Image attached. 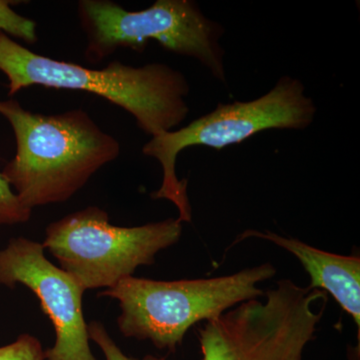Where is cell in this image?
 I'll use <instances>...</instances> for the list:
<instances>
[{"label": "cell", "instance_id": "8fae6325", "mask_svg": "<svg viewBox=\"0 0 360 360\" xmlns=\"http://www.w3.org/2000/svg\"><path fill=\"white\" fill-rule=\"evenodd\" d=\"M32 213L0 172V225L25 224Z\"/></svg>", "mask_w": 360, "mask_h": 360}, {"label": "cell", "instance_id": "7c38bea8", "mask_svg": "<svg viewBox=\"0 0 360 360\" xmlns=\"http://www.w3.org/2000/svg\"><path fill=\"white\" fill-rule=\"evenodd\" d=\"M44 352L37 338L23 333L14 342L0 347V360H45Z\"/></svg>", "mask_w": 360, "mask_h": 360}, {"label": "cell", "instance_id": "30bf717a", "mask_svg": "<svg viewBox=\"0 0 360 360\" xmlns=\"http://www.w3.org/2000/svg\"><path fill=\"white\" fill-rule=\"evenodd\" d=\"M13 4V1L0 0V32L27 44H35L39 39L37 22L16 13L11 7Z\"/></svg>", "mask_w": 360, "mask_h": 360}, {"label": "cell", "instance_id": "8992f818", "mask_svg": "<svg viewBox=\"0 0 360 360\" xmlns=\"http://www.w3.org/2000/svg\"><path fill=\"white\" fill-rule=\"evenodd\" d=\"M265 300L240 303L198 329L202 360H303L326 310L324 291L283 279Z\"/></svg>", "mask_w": 360, "mask_h": 360}, {"label": "cell", "instance_id": "6da1fadb", "mask_svg": "<svg viewBox=\"0 0 360 360\" xmlns=\"http://www.w3.org/2000/svg\"><path fill=\"white\" fill-rule=\"evenodd\" d=\"M16 153L2 175L28 207L70 200L94 174L120 155V144L84 110L41 115L15 99L0 101Z\"/></svg>", "mask_w": 360, "mask_h": 360}, {"label": "cell", "instance_id": "7a4b0ae2", "mask_svg": "<svg viewBox=\"0 0 360 360\" xmlns=\"http://www.w3.org/2000/svg\"><path fill=\"white\" fill-rule=\"evenodd\" d=\"M0 71L13 96L30 86L96 94L127 110L151 137L172 131L189 113V84L180 71L165 63L143 66L111 61L90 68L40 56L0 32Z\"/></svg>", "mask_w": 360, "mask_h": 360}, {"label": "cell", "instance_id": "4fadbf2b", "mask_svg": "<svg viewBox=\"0 0 360 360\" xmlns=\"http://www.w3.org/2000/svg\"><path fill=\"white\" fill-rule=\"evenodd\" d=\"M87 328H89V340L94 341L97 347L101 348L106 360H167L165 357L153 356V355H146L142 359L127 356L110 338L101 322H90L87 324Z\"/></svg>", "mask_w": 360, "mask_h": 360}, {"label": "cell", "instance_id": "52a82bcc", "mask_svg": "<svg viewBox=\"0 0 360 360\" xmlns=\"http://www.w3.org/2000/svg\"><path fill=\"white\" fill-rule=\"evenodd\" d=\"M181 234L179 219L120 227L110 224L108 212L89 206L49 224L42 246L84 291L108 290L137 267L155 264Z\"/></svg>", "mask_w": 360, "mask_h": 360}, {"label": "cell", "instance_id": "3957f363", "mask_svg": "<svg viewBox=\"0 0 360 360\" xmlns=\"http://www.w3.org/2000/svg\"><path fill=\"white\" fill-rule=\"evenodd\" d=\"M276 274V267L266 262L212 278L158 281L129 276L99 296L120 302L117 326L123 336L149 340L158 349L174 352L198 322L264 295L257 284Z\"/></svg>", "mask_w": 360, "mask_h": 360}, {"label": "cell", "instance_id": "9c48e42d", "mask_svg": "<svg viewBox=\"0 0 360 360\" xmlns=\"http://www.w3.org/2000/svg\"><path fill=\"white\" fill-rule=\"evenodd\" d=\"M248 238L265 239L295 255L309 274L311 290L330 293L341 309L354 319L360 338V258L340 255L312 248L296 238H283L271 231H246L236 243Z\"/></svg>", "mask_w": 360, "mask_h": 360}, {"label": "cell", "instance_id": "277c9868", "mask_svg": "<svg viewBox=\"0 0 360 360\" xmlns=\"http://www.w3.org/2000/svg\"><path fill=\"white\" fill-rule=\"evenodd\" d=\"M304 90L297 78L283 77L274 89L255 101L219 103L212 112L186 127L151 137L142 148V153L155 158L163 174L162 184L151 194L153 198L172 201L179 210V220L191 222L193 214L187 180H179L175 172L179 153L198 146L220 150L267 129H307L317 110Z\"/></svg>", "mask_w": 360, "mask_h": 360}, {"label": "cell", "instance_id": "5b68a950", "mask_svg": "<svg viewBox=\"0 0 360 360\" xmlns=\"http://www.w3.org/2000/svg\"><path fill=\"white\" fill-rule=\"evenodd\" d=\"M77 13L89 63H101L120 49L143 51L155 40L172 53L195 58L213 77L226 82L219 42L224 28L206 18L196 2L158 0L148 8L130 11L110 0H80Z\"/></svg>", "mask_w": 360, "mask_h": 360}, {"label": "cell", "instance_id": "ba28073f", "mask_svg": "<svg viewBox=\"0 0 360 360\" xmlns=\"http://www.w3.org/2000/svg\"><path fill=\"white\" fill-rule=\"evenodd\" d=\"M16 284L37 295L56 330V343L45 350V360H97L90 350L82 309L85 291L47 259L37 241L14 238L0 250V285L13 288Z\"/></svg>", "mask_w": 360, "mask_h": 360}]
</instances>
